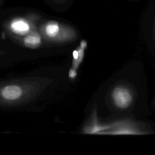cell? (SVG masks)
<instances>
[{
	"label": "cell",
	"mask_w": 155,
	"mask_h": 155,
	"mask_svg": "<svg viewBox=\"0 0 155 155\" xmlns=\"http://www.w3.org/2000/svg\"><path fill=\"white\" fill-rule=\"evenodd\" d=\"M50 83L48 79L33 77L0 82V106L24 105L39 96Z\"/></svg>",
	"instance_id": "6da1fadb"
},
{
	"label": "cell",
	"mask_w": 155,
	"mask_h": 155,
	"mask_svg": "<svg viewBox=\"0 0 155 155\" xmlns=\"http://www.w3.org/2000/svg\"><path fill=\"white\" fill-rule=\"evenodd\" d=\"M38 31L43 41L49 44H64L72 42L78 38V33L74 28L54 21L41 24Z\"/></svg>",
	"instance_id": "7a4b0ae2"
},
{
	"label": "cell",
	"mask_w": 155,
	"mask_h": 155,
	"mask_svg": "<svg viewBox=\"0 0 155 155\" xmlns=\"http://www.w3.org/2000/svg\"><path fill=\"white\" fill-rule=\"evenodd\" d=\"M145 134L139 125L130 120H121L110 123V128L101 135H140Z\"/></svg>",
	"instance_id": "3957f363"
},
{
	"label": "cell",
	"mask_w": 155,
	"mask_h": 155,
	"mask_svg": "<svg viewBox=\"0 0 155 155\" xmlns=\"http://www.w3.org/2000/svg\"><path fill=\"white\" fill-rule=\"evenodd\" d=\"M35 29L37 28L35 19L24 18H18L12 20L7 26L9 33L14 39L24 36Z\"/></svg>",
	"instance_id": "277c9868"
},
{
	"label": "cell",
	"mask_w": 155,
	"mask_h": 155,
	"mask_svg": "<svg viewBox=\"0 0 155 155\" xmlns=\"http://www.w3.org/2000/svg\"><path fill=\"white\" fill-rule=\"evenodd\" d=\"M111 97L113 104L119 109H125L130 106L133 101L131 90L126 85H118L111 91Z\"/></svg>",
	"instance_id": "5b68a950"
},
{
	"label": "cell",
	"mask_w": 155,
	"mask_h": 155,
	"mask_svg": "<svg viewBox=\"0 0 155 155\" xmlns=\"http://www.w3.org/2000/svg\"><path fill=\"white\" fill-rule=\"evenodd\" d=\"M110 128V123L104 124L100 122L97 114L96 105L92 111L89 120L84 125L82 132L85 134H100Z\"/></svg>",
	"instance_id": "8992f818"
},
{
	"label": "cell",
	"mask_w": 155,
	"mask_h": 155,
	"mask_svg": "<svg viewBox=\"0 0 155 155\" xmlns=\"http://www.w3.org/2000/svg\"><path fill=\"white\" fill-rule=\"evenodd\" d=\"M16 42L29 48H39L43 43L41 35L37 29H35L24 36L15 38Z\"/></svg>",
	"instance_id": "52a82bcc"
},
{
	"label": "cell",
	"mask_w": 155,
	"mask_h": 155,
	"mask_svg": "<svg viewBox=\"0 0 155 155\" xmlns=\"http://www.w3.org/2000/svg\"><path fill=\"white\" fill-rule=\"evenodd\" d=\"M85 54V50L78 47L73 52L72 68L77 70L83 61Z\"/></svg>",
	"instance_id": "ba28073f"
},
{
	"label": "cell",
	"mask_w": 155,
	"mask_h": 155,
	"mask_svg": "<svg viewBox=\"0 0 155 155\" xmlns=\"http://www.w3.org/2000/svg\"><path fill=\"white\" fill-rule=\"evenodd\" d=\"M77 70L73 68H71L69 70V73H68V76L71 79H74L76 76H77Z\"/></svg>",
	"instance_id": "9c48e42d"
},
{
	"label": "cell",
	"mask_w": 155,
	"mask_h": 155,
	"mask_svg": "<svg viewBox=\"0 0 155 155\" xmlns=\"http://www.w3.org/2000/svg\"><path fill=\"white\" fill-rule=\"evenodd\" d=\"M79 47L84 49V50H85L87 48V42L84 39H82L81 42H80V44H79Z\"/></svg>",
	"instance_id": "30bf717a"
},
{
	"label": "cell",
	"mask_w": 155,
	"mask_h": 155,
	"mask_svg": "<svg viewBox=\"0 0 155 155\" xmlns=\"http://www.w3.org/2000/svg\"><path fill=\"white\" fill-rule=\"evenodd\" d=\"M4 54H5V52L4 51H2V50H0V57L3 56Z\"/></svg>",
	"instance_id": "8fae6325"
},
{
	"label": "cell",
	"mask_w": 155,
	"mask_h": 155,
	"mask_svg": "<svg viewBox=\"0 0 155 155\" xmlns=\"http://www.w3.org/2000/svg\"><path fill=\"white\" fill-rule=\"evenodd\" d=\"M154 39H155V22H154Z\"/></svg>",
	"instance_id": "7c38bea8"
},
{
	"label": "cell",
	"mask_w": 155,
	"mask_h": 155,
	"mask_svg": "<svg viewBox=\"0 0 155 155\" xmlns=\"http://www.w3.org/2000/svg\"><path fill=\"white\" fill-rule=\"evenodd\" d=\"M1 0H0V4H1Z\"/></svg>",
	"instance_id": "4fadbf2b"
},
{
	"label": "cell",
	"mask_w": 155,
	"mask_h": 155,
	"mask_svg": "<svg viewBox=\"0 0 155 155\" xmlns=\"http://www.w3.org/2000/svg\"><path fill=\"white\" fill-rule=\"evenodd\" d=\"M154 105H155V101H154Z\"/></svg>",
	"instance_id": "5bb4252c"
}]
</instances>
